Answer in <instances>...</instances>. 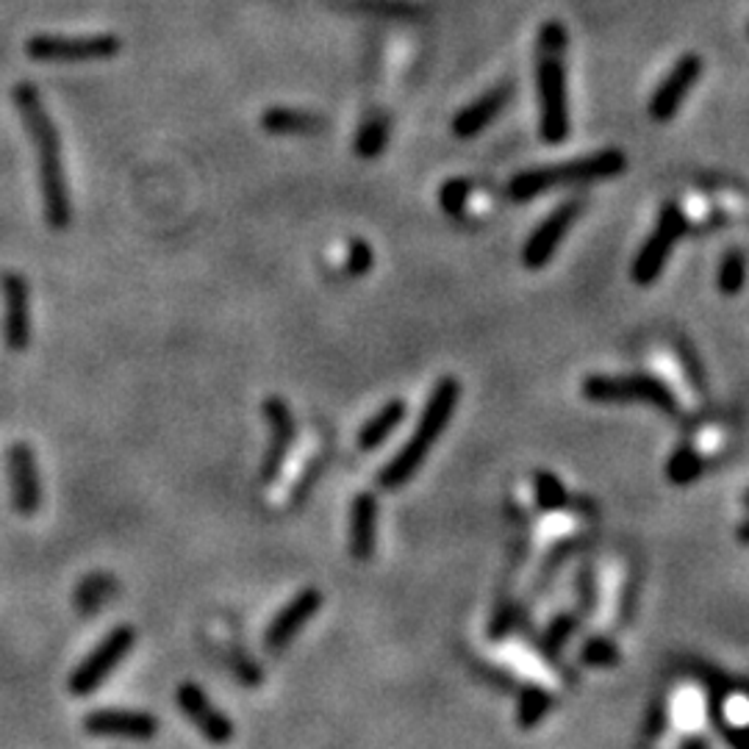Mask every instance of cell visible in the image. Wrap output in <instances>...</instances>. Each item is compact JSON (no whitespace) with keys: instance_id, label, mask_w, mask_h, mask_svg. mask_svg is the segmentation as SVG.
Wrapping results in <instances>:
<instances>
[{"instance_id":"obj_2","label":"cell","mask_w":749,"mask_h":749,"mask_svg":"<svg viewBox=\"0 0 749 749\" xmlns=\"http://www.w3.org/2000/svg\"><path fill=\"white\" fill-rule=\"evenodd\" d=\"M566 32L547 23L539 34L536 53V92H539V134L547 145H561L570 137V98H566Z\"/></svg>"},{"instance_id":"obj_7","label":"cell","mask_w":749,"mask_h":749,"mask_svg":"<svg viewBox=\"0 0 749 749\" xmlns=\"http://www.w3.org/2000/svg\"><path fill=\"white\" fill-rule=\"evenodd\" d=\"M134 638H137V633H134L130 625L114 627V631L109 633L78 666H75V672L70 675V691H73L75 697H89L95 688H100V683L109 681L114 666L128 656L130 647H134Z\"/></svg>"},{"instance_id":"obj_35","label":"cell","mask_w":749,"mask_h":749,"mask_svg":"<svg viewBox=\"0 0 749 749\" xmlns=\"http://www.w3.org/2000/svg\"><path fill=\"white\" fill-rule=\"evenodd\" d=\"M744 505H747V508H749V491H747V497H744Z\"/></svg>"},{"instance_id":"obj_19","label":"cell","mask_w":749,"mask_h":749,"mask_svg":"<svg viewBox=\"0 0 749 749\" xmlns=\"http://www.w3.org/2000/svg\"><path fill=\"white\" fill-rule=\"evenodd\" d=\"M403 416H405L403 400H391V403H386L378 414L372 416V420L361 427V434H359L361 450H375L378 445H384V441L395 434V427L403 422Z\"/></svg>"},{"instance_id":"obj_24","label":"cell","mask_w":749,"mask_h":749,"mask_svg":"<svg viewBox=\"0 0 749 749\" xmlns=\"http://www.w3.org/2000/svg\"><path fill=\"white\" fill-rule=\"evenodd\" d=\"M702 472V459L700 452L688 450V447H683V450H677L672 459H669V466H666V475L672 484L677 486H686L691 484V480H697Z\"/></svg>"},{"instance_id":"obj_15","label":"cell","mask_w":749,"mask_h":749,"mask_svg":"<svg viewBox=\"0 0 749 749\" xmlns=\"http://www.w3.org/2000/svg\"><path fill=\"white\" fill-rule=\"evenodd\" d=\"M266 425H270V447H266L264 464H261V480L270 484L275 480L284 464L286 452H289L291 439H295V420H291L289 405L280 397H270L264 403Z\"/></svg>"},{"instance_id":"obj_11","label":"cell","mask_w":749,"mask_h":749,"mask_svg":"<svg viewBox=\"0 0 749 749\" xmlns=\"http://www.w3.org/2000/svg\"><path fill=\"white\" fill-rule=\"evenodd\" d=\"M178 706L184 711V716L192 722L195 727L200 731V736L205 738L209 744H217V747H225V744L234 741V722L220 711L214 702L209 700L203 694V688L195 686V683H184L178 688Z\"/></svg>"},{"instance_id":"obj_27","label":"cell","mask_w":749,"mask_h":749,"mask_svg":"<svg viewBox=\"0 0 749 749\" xmlns=\"http://www.w3.org/2000/svg\"><path fill=\"white\" fill-rule=\"evenodd\" d=\"M536 497H539L541 508H558L566 500V491L558 484V477H552L550 472H539L536 475Z\"/></svg>"},{"instance_id":"obj_34","label":"cell","mask_w":749,"mask_h":749,"mask_svg":"<svg viewBox=\"0 0 749 749\" xmlns=\"http://www.w3.org/2000/svg\"><path fill=\"white\" fill-rule=\"evenodd\" d=\"M738 541H741V545H749V520L738 527Z\"/></svg>"},{"instance_id":"obj_26","label":"cell","mask_w":749,"mask_h":749,"mask_svg":"<svg viewBox=\"0 0 749 749\" xmlns=\"http://www.w3.org/2000/svg\"><path fill=\"white\" fill-rule=\"evenodd\" d=\"M581 661L597 669L616 666V663H620V650H616V645L608 641V638H588L586 645H583Z\"/></svg>"},{"instance_id":"obj_12","label":"cell","mask_w":749,"mask_h":749,"mask_svg":"<svg viewBox=\"0 0 749 749\" xmlns=\"http://www.w3.org/2000/svg\"><path fill=\"white\" fill-rule=\"evenodd\" d=\"M84 731L100 738H128V741H148L159 731L153 713L128 711V708H103L84 719Z\"/></svg>"},{"instance_id":"obj_13","label":"cell","mask_w":749,"mask_h":749,"mask_svg":"<svg viewBox=\"0 0 749 749\" xmlns=\"http://www.w3.org/2000/svg\"><path fill=\"white\" fill-rule=\"evenodd\" d=\"M9 461V484H12L14 508L20 514H34L42 500V486H39L37 455L25 441H14L7 452Z\"/></svg>"},{"instance_id":"obj_30","label":"cell","mask_w":749,"mask_h":749,"mask_svg":"<svg viewBox=\"0 0 749 749\" xmlns=\"http://www.w3.org/2000/svg\"><path fill=\"white\" fill-rule=\"evenodd\" d=\"M572 631H575V620H572V616H566V620L561 616V620L552 622V627L547 631V636H545L547 652H550V656H555V652L564 647L566 638L572 636Z\"/></svg>"},{"instance_id":"obj_18","label":"cell","mask_w":749,"mask_h":749,"mask_svg":"<svg viewBox=\"0 0 749 749\" xmlns=\"http://www.w3.org/2000/svg\"><path fill=\"white\" fill-rule=\"evenodd\" d=\"M378 533V502L372 495H359L350 508V555L355 561H370L375 552Z\"/></svg>"},{"instance_id":"obj_25","label":"cell","mask_w":749,"mask_h":749,"mask_svg":"<svg viewBox=\"0 0 749 749\" xmlns=\"http://www.w3.org/2000/svg\"><path fill=\"white\" fill-rule=\"evenodd\" d=\"M744 280H747V261H744L741 253L733 250V253H727L722 259V266H719V289L725 291V295H738Z\"/></svg>"},{"instance_id":"obj_21","label":"cell","mask_w":749,"mask_h":749,"mask_svg":"<svg viewBox=\"0 0 749 749\" xmlns=\"http://www.w3.org/2000/svg\"><path fill=\"white\" fill-rule=\"evenodd\" d=\"M117 595V581L109 575H89L84 577L78 591H75V608L82 613H95Z\"/></svg>"},{"instance_id":"obj_32","label":"cell","mask_w":749,"mask_h":749,"mask_svg":"<svg viewBox=\"0 0 749 749\" xmlns=\"http://www.w3.org/2000/svg\"><path fill=\"white\" fill-rule=\"evenodd\" d=\"M669 725V711H666V702H658L656 708L650 711V716H647V725H645V733L647 738H658L663 731H666Z\"/></svg>"},{"instance_id":"obj_28","label":"cell","mask_w":749,"mask_h":749,"mask_svg":"<svg viewBox=\"0 0 749 749\" xmlns=\"http://www.w3.org/2000/svg\"><path fill=\"white\" fill-rule=\"evenodd\" d=\"M370 266H372V248L366 242H361V239H353V242H350V253H347V261H345L347 275L359 278V275L370 273Z\"/></svg>"},{"instance_id":"obj_3","label":"cell","mask_w":749,"mask_h":749,"mask_svg":"<svg viewBox=\"0 0 749 749\" xmlns=\"http://www.w3.org/2000/svg\"><path fill=\"white\" fill-rule=\"evenodd\" d=\"M459 397L461 384L455 378H441L439 384H436V389L427 397L420 422H416V430L409 436L403 450L397 452L395 459H391L389 464L384 466V472H380L378 484L384 486V489H397V486L409 484L411 477L416 475L422 461L427 459V452L434 450L439 436L445 434L447 422H450L452 411L459 405Z\"/></svg>"},{"instance_id":"obj_10","label":"cell","mask_w":749,"mask_h":749,"mask_svg":"<svg viewBox=\"0 0 749 749\" xmlns=\"http://www.w3.org/2000/svg\"><path fill=\"white\" fill-rule=\"evenodd\" d=\"M702 75V59L697 53H686L675 62V67L669 70L666 78L658 84V89L650 98V117L656 123H669L681 112V105L686 103V95L691 87L700 82Z\"/></svg>"},{"instance_id":"obj_20","label":"cell","mask_w":749,"mask_h":749,"mask_svg":"<svg viewBox=\"0 0 749 749\" xmlns=\"http://www.w3.org/2000/svg\"><path fill=\"white\" fill-rule=\"evenodd\" d=\"M261 125L270 134H316V130L325 128L323 117L311 112H298V109H270L261 117Z\"/></svg>"},{"instance_id":"obj_23","label":"cell","mask_w":749,"mask_h":749,"mask_svg":"<svg viewBox=\"0 0 749 749\" xmlns=\"http://www.w3.org/2000/svg\"><path fill=\"white\" fill-rule=\"evenodd\" d=\"M386 139H389V123H386V117L375 114V117H370L361 125L359 137H355V153L361 159H372V155H378L384 150Z\"/></svg>"},{"instance_id":"obj_31","label":"cell","mask_w":749,"mask_h":749,"mask_svg":"<svg viewBox=\"0 0 749 749\" xmlns=\"http://www.w3.org/2000/svg\"><path fill=\"white\" fill-rule=\"evenodd\" d=\"M466 195H470V184H466V180H450V184L441 189V205H445L450 214H459Z\"/></svg>"},{"instance_id":"obj_14","label":"cell","mask_w":749,"mask_h":749,"mask_svg":"<svg viewBox=\"0 0 749 749\" xmlns=\"http://www.w3.org/2000/svg\"><path fill=\"white\" fill-rule=\"evenodd\" d=\"M320 606H323V595H320L316 588H303L300 595L291 597L289 606L280 608L278 616H275V620L270 622V627H266V633H264L266 650L270 652L284 650L291 638L303 631L305 622L320 611Z\"/></svg>"},{"instance_id":"obj_33","label":"cell","mask_w":749,"mask_h":749,"mask_svg":"<svg viewBox=\"0 0 749 749\" xmlns=\"http://www.w3.org/2000/svg\"><path fill=\"white\" fill-rule=\"evenodd\" d=\"M681 749H708V744L702 741V738H697V736H694V738H688V741L683 744Z\"/></svg>"},{"instance_id":"obj_1","label":"cell","mask_w":749,"mask_h":749,"mask_svg":"<svg viewBox=\"0 0 749 749\" xmlns=\"http://www.w3.org/2000/svg\"><path fill=\"white\" fill-rule=\"evenodd\" d=\"M14 103H17L25 130H28V137H32L39 155V184H42L45 220H48L50 228H67L70 195L62 167V148H59V134L53 128V120H50L48 109H45L34 84H17L14 87Z\"/></svg>"},{"instance_id":"obj_16","label":"cell","mask_w":749,"mask_h":749,"mask_svg":"<svg viewBox=\"0 0 749 749\" xmlns=\"http://www.w3.org/2000/svg\"><path fill=\"white\" fill-rule=\"evenodd\" d=\"M3 303H7V316H3L7 347L9 350H25L32 341V320H28V284L23 280V275H3Z\"/></svg>"},{"instance_id":"obj_8","label":"cell","mask_w":749,"mask_h":749,"mask_svg":"<svg viewBox=\"0 0 749 749\" xmlns=\"http://www.w3.org/2000/svg\"><path fill=\"white\" fill-rule=\"evenodd\" d=\"M25 53L37 62H95L120 53V39L112 34L98 37H34L25 42Z\"/></svg>"},{"instance_id":"obj_9","label":"cell","mask_w":749,"mask_h":749,"mask_svg":"<svg viewBox=\"0 0 749 749\" xmlns=\"http://www.w3.org/2000/svg\"><path fill=\"white\" fill-rule=\"evenodd\" d=\"M581 200H566V203H561L552 214L541 220L539 228L527 236L525 248H522V261H525L527 270H541L545 264H550L555 250L564 242V236L570 234L575 220L581 217Z\"/></svg>"},{"instance_id":"obj_5","label":"cell","mask_w":749,"mask_h":749,"mask_svg":"<svg viewBox=\"0 0 749 749\" xmlns=\"http://www.w3.org/2000/svg\"><path fill=\"white\" fill-rule=\"evenodd\" d=\"M583 397L595 403H645L650 409L675 416L681 411L675 391L663 380L633 372V375H591L583 380Z\"/></svg>"},{"instance_id":"obj_6","label":"cell","mask_w":749,"mask_h":749,"mask_svg":"<svg viewBox=\"0 0 749 749\" xmlns=\"http://www.w3.org/2000/svg\"><path fill=\"white\" fill-rule=\"evenodd\" d=\"M686 234V217L683 211L677 209L675 203H666L658 214V225L647 242L641 245L638 255L633 259L631 266V278L636 280L638 286H650L661 278L663 266H666L669 255H672V248L681 242V236Z\"/></svg>"},{"instance_id":"obj_29","label":"cell","mask_w":749,"mask_h":749,"mask_svg":"<svg viewBox=\"0 0 749 749\" xmlns=\"http://www.w3.org/2000/svg\"><path fill=\"white\" fill-rule=\"evenodd\" d=\"M230 669H234V675L239 677V681L245 683V686H259L264 677H261V669H259V663L255 661H250L245 652H239V650H234L230 652Z\"/></svg>"},{"instance_id":"obj_4","label":"cell","mask_w":749,"mask_h":749,"mask_svg":"<svg viewBox=\"0 0 749 749\" xmlns=\"http://www.w3.org/2000/svg\"><path fill=\"white\" fill-rule=\"evenodd\" d=\"M627 155L622 150H597L591 155H581L575 162L555 164V167H539V170H525V173L514 175L508 192L514 200H530L539 198V195L555 192V189H564V186H581L591 184V180L613 178V175L625 173Z\"/></svg>"},{"instance_id":"obj_17","label":"cell","mask_w":749,"mask_h":749,"mask_svg":"<svg viewBox=\"0 0 749 749\" xmlns=\"http://www.w3.org/2000/svg\"><path fill=\"white\" fill-rule=\"evenodd\" d=\"M508 98H511V87L502 84V87L489 89L486 95L472 100V103L466 105V109H461V112L455 114V120H452V134L459 139L477 137L480 130H486L497 117H500V112L508 105Z\"/></svg>"},{"instance_id":"obj_22","label":"cell","mask_w":749,"mask_h":749,"mask_svg":"<svg viewBox=\"0 0 749 749\" xmlns=\"http://www.w3.org/2000/svg\"><path fill=\"white\" fill-rule=\"evenodd\" d=\"M552 708V694L539 686H525L520 694V727H536L545 719V713Z\"/></svg>"}]
</instances>
